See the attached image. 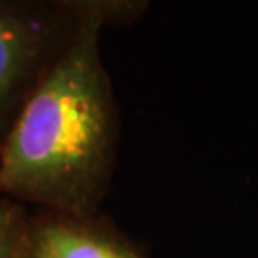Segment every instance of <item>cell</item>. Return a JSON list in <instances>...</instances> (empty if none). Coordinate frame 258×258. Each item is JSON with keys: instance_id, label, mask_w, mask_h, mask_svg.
I'll use <instances>...</instances> for the list:
<instances>
[{"instance_id": "cell-1", "label": "cell", "mask_w": 258, "mask_h": 258, "mask_svg": "<svg viewBox=\"0 0 258 258\" xmlns=\"http://www.w3.org/2000/svg\"><path fill=\"white\" fill-rule=\"evenodd\" d=\"M102 25L92 8L23 105L0 149V194L73 214L92 205L113 146L111 96L100 59Z\"/></svg>"}, {"instance_id": "cell-2", "label": "cell", "mask_w": 258, "mask_h": 258, "mask_svg": "<svg viewBox=\"0 0 258 258\" xmlns=\"http://www.w3.org/2000/svg\"><path fill=\"white\" fill-rule=\"evenodd\" d=\"M23 258H140L126 243L75 220H46L29 228Z\"/></svg>"}, {"instance_id": "cell-3", "label": "cell", "mask_w": 258, "mask_h": 258, "mask_svg": "<svg viewBox=\"0 0 258 258\" xmlns=\"http://www.w3.org/2000/svg\"><path fill=\"white\" fill-rule=\"evenodd\" d=\"M38 42L40 33L33 23L0 8V102L35 57Z\"/></svg>"}, {"instance_id": "cell-4", "label": "cell", "mask_w": 258, "mask_h": 258, "mask_svg": "<svg viewBox=\"0 0 258 258\" xmlns=\"http://www.w3.org/2000/svg\"><path fill=\"white\" fill-rule=\"evenodd\" d=\"M29 224L23 211L8 201H0V258H23Z\"/></svg>"}]
</instances>
